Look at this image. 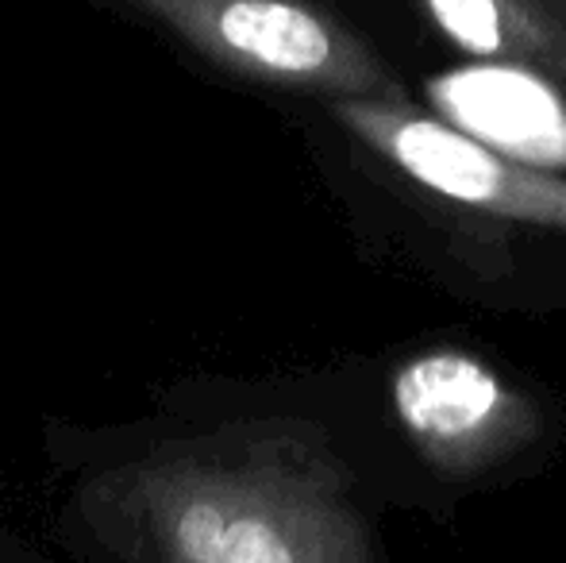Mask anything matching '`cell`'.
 <instances>
[{
  "label": "cell",
  "instance_id": "6da1fadb",
  "mask_svg": "<svg viewBox=\"0 0 566 563\" xmlns=\"http://www.w3.org/2000/svg\"><path fill=\"white\" fill-rule=\"evenodd\" d=\"M93 525L135 563H381L324 436L254 421L101 475Z\"/></svg>",
  "mask_w": 566,
  "mask_h": 563
},
{
  "label": "cell",
  "instance_id": "5b68a950",
  "mask_svg": "<svg viewBox=\"0 0 566 563\" xmlns=\"http://www.w3.org/2000/svg\"><path fill=\"white\" fill-rule=\"evenodd\" d=\"M440 121L547 174L566 170V97L555 77L513 62H474L428 77Z\"/></svg>",
  "mask_w": 566,
  "mask_h": 563
},
{
  "label": "cell",
  "instance_id": "7a4b0ae2",
  "mask_svg": "<svg viewBox=\"0 0 566 563\" xmlns=\"http://www.w3.org/2000/svg\"><path fill=\"white\" fill-rule=\"evenodd\" d=\"M197 54L259 82L339 97L409 101L363 35L308 0H127Z\"/></svg>",
  "mask_w": 566,
  "mask_h": 563
},
{
  "label": "cell",
  "instance_id": "277c9868",
  "mask_svg": "<svg viewBox=\"0 0 566 563\" xmlns=\"http://www.w3.org/2000/svg\"><path fill=\"white\" fill-rule=\"evenodd\" d=\"M389 402L420 456L454 479L493 471L544 428L528 394L462 347H432L405 359L394 371Z\"/></svg>",
  "mask_w": 566,
  "mask_h": 563
},
{
  "label": "cell",
  "instance_id": "3957f363",
  "mask_svg": "<svg viewBox=\"0 0 566 563\" xmlns=\"http://www.w3.org/2000/svg\"><path fill=\"white\" fill-rule=\"evenodd\" d=\"M332 113L381 163L443 201L497 220L566 232V178L524 166L467 132L428 116L412 101L339 97Z\"/></svg>",
  "mask_w": 566,
  "mask_h": 563
},
{
  "label": "cell",
  "instance_id": "8992f818",
  "mask_svg": "<svg viewBox=\"0 0 566 563\" xmlns=\"http://www.w3.org/2000/svg\"><path fill=\"white\" fill-rule=\"evenodd\" d=\"M451 46L566 82V0H420Z\"/></svg>",
  "mask_w": 566,
  "mask_h": 563
}]
</instances>
